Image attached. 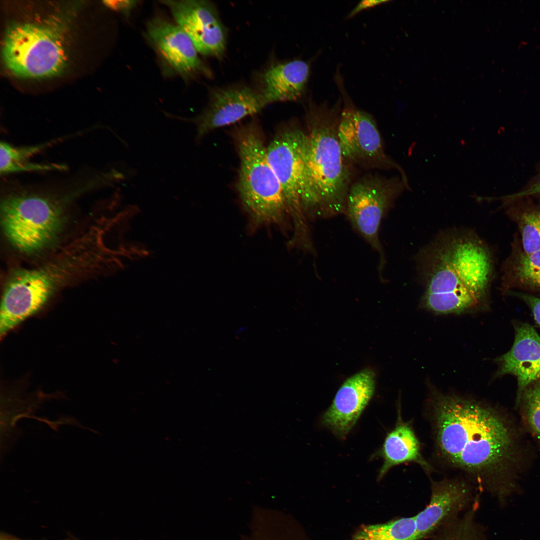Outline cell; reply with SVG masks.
<instances>
[{"mask_svg":"<svg viewBox=\"0 0 540 540\" xmlns=\"http://www.w3.org/2000/svg\"><path fill=\"white\" fill-rule=\"evenodd\" d=\"M417 264L424 287V308L438 314H460L488 305L493 256L472 230L440 233L419 252Z\"/></svg>","mask_w":540,"mask_h":540,"instance_id":"6da1fadb","label":"cell"},{"mask_svg":"<svg viewBox=\"0 0 540 540\" xmlns=\"http://www.w3.org/2000/svg\"><path fill=\"white\" fill-rule=\"evenodd\" d=\"M430 416L438 456L480 486L496 474L508 458L512 439L492 408L472 398L434 392Z\"/></svg>","mask_w":540,"mask_h":540,"instance_id":"7a4b0ae2","label":"cell"},{"mask_svg":"<svg viewBox=\"0 0 540 540\" xmlns=\"http://www.w3.org/2000/svg\"><path fill=\"white\" fill-rule=\"evenodd\" d=\"M306 118L301 194L304 214L310 220L345 214L350 173L338 136L336 108L312 104Z\"/></svg>","mask_w":540,"mask_h":540,"instance_id":"3957f363","label":"cell"},{"mask_svg":"<svg viewBox=\"0 0 540 540\" xmlns=\"http://www.w3.org/2000/svg\"><path fill=\"white\" fill-rule=\"evenodd\" d=\"M240 158L237 189L244 209L255 226L283 225L288 210L278 180L267 158L260 132L251 125L236 134Z\"/></svg>","mask_w":540,"mask_h":540,"instance_id":"277c9868","label":"cell"},{"mask_svg":"<svg viewBox=\"0 0 540 540\" xmlns=\"http://www.w3.org/2000/svg\"><path fill=\"white\" fill-rule=\"evenodd\" d=\"M66 198L23 189L6 194L1 200L0 216L8 241L26 254L47 248L62 228Z\"/></svg>","mask_w":540,"mask_h":540,"instance_id":"5b68a950","label":"cell"},{"mask_svg":"<svg viewBox=\"0 0 540 540\" xmlns=\"http://www.w3.org/2000/svg\"><path fill=\"white\" fill-rule=\"evenodd\" d=\"M62 40L59 32L50 26L14 24L8 28L4 36V63L10 72L20 77L44 78L58 75L66 63Z\"/></svg>","mask_w":540,"mask_h":540,"instance_id":"8992f818","label":"cell"},{"mask_svg":"<svg viewBox=\"0 0 540 540\" xmlns=\"http://www.w3.org/2000/svg\"><path fill=\"white\" fill-rule=\"evenodd\" d=\"M306 142V132L289 128L279 133L266 147L268 160L280 183L293 222L292 243L300 247L312 244L301 204Z\"/></svg>","mask_w":540,"mask_h":540,"instance_id":"52a82bcc","label":"cell"},{"mask_svg":"<svg viewBox=\"0 0 540 540\" xmlns=\"http://www.w3.org/2000/svg\"><path fill=\"white\" fill-rule=\"evenodd\" d=\"M404 183L398 177L370 174L351 184L348 192L345 214L353 228L378 252L380 277L386 258L379 238L380 226L403 190Z\"/></svg>","mask_w":540,"mask_h":540,"instance_id":"ba28073f","label":"cell"},{"mask_svg":"<svg viewBox=\"0 0 540 540\" xmlns=\"http://www.w3.org/2000/svg\"><path fill=\"white\" fill-rule=\"evenodd\" d=\"M338 136L347 160L368 168H395L400 166L385 152L377 124L368 112L346 104L339 116Z\"/></svg>","mask_w":540,"mask_h":540,"instance_id":"9c48e42d","label":"cell"},{"mask_svg":"<svg viewBox=\"0 0 540 540\" xmlns=\"http://www.w3.org/2000/svg\"><path fill=\"white\" fill-rule=\"evenodd\" d=\"M176 22L190 38L198 52L221 56L226 46V32L216 8L200 0L163 2Z\"/></svg>","mask_w":540,"mask_h":540,"instance_id":"30bf717a","label":"cell"},{"mask_svg":"<svg viewBox=\"0 0 540 540\" xmlns=\"http://www.w3.org/2000/svg\"><path fill=\"white\" fill-rule=\"evenodd\" d=\"M266 105L259 92L246 86L216 88L212 92L208 106L191 120L196 125V138L254 114Z\"/></svg>","mask_w":540,"mask_h":540,"instance_id":"8fae6325","label":"cell"},{"mask_svg":"<svg viewBox=\"0 0 540 540\" xmlns=\"http://www.w3.org/2000/svg\"><path fill=\"white\" fill-rule=\"evenodd\" d=\"M375 388L376 375L370 368H364L348 378L323 414V424L336 436L344 438L368 406Z\"/></svg>","mask_w":540,"mask_h":540,"instance_id":"7c38bea8","label":"cell"},{"mask_svg":"<svg viewBox=\"0 0 540 540\" xmlns=\"http://www.w3.org/2000/svg\"><path fill=\"white\" fill-rule=\"evenodd\" d=\"M497 362L496 377L511 374L516 378L519 401L526 388L540 379V336L530 324H516L513 345Z\"/></svg>","mask_w":540,"mask_h":540,"instance_id":"4fadbf2b","label":"cell"},{"mask_svg":"<svg viewBox=\"0 0 540 540\" xmlns=\"http://www.w3.org/2000/svg\"><path fill=\"white\" fill-rule=\"evenodd\" d=\"M147 32L160 54L176 72L188 76L203 70L193 42L178 24L156 18L148 22Z\"/></svg>","mask_w":540,"mask_h":540,"instance_id":"5bb4252c","label":"cell"},{"mask_svg":"<svg viewBox=\"0 0 540 540\" xmlns=\"http://www.w3.org/2000/svg\"><path fill=\"white\" fill-rule=\"evenodd\" d=\"M310 74L306 62L296 60L274 64L262 76L259 92L267 104L296 101L304 94Z\"/></svg>","mask_w":540,"mask_h":540,"instance_id":"9a60e30c","label":"cell"},{"mask_svg":"<svg viewBox=\"0 0 540 540\" xmlns=\"http://www.w3.org/2000/svg\"><path fill=\"white\" fill-rule=\"evenodd\" d=\"M398 414L396 424L388 433L380 451L384 462L379 479L394 466L406 462L416 463L427 472L432 469L422 454L420 442L411 424L402 420L400 412Z\"/></svg>","mask_w":540,"mask_h":540,"instance_id":"2e32d148","label":"cell"},{"mask_svg":"<svg viewBox=\"0 0 540 540\" xmlns=\"http://www.w3.org/2000/svg\"><path fill=\"white\" fill-rule=\"evenodd\" d=\"M501 272L500 288L504 294L514 289L540 292V250L524 252L516 236Z\"/></svg>","mask_w":540,"mask_h":540,"instance_id":"e0dca14e","label":"cell"},{"mask_svg":"<svg viewBox=\"0 0 540 540\" xmlns=\"http://www.w3.org/2000/svg\"><path fill=\"white\" fill-rule=\"evenodd\" d=\"M428 534L424 518L418 512L410 517L364 526L352 540H420Z\"/></svg>","mask_w":540,"mask_h":540,"instance_id":"ac0fdd59","label":"cell"},{"mask_svg":"<svg viewBox=\"0 0 540 540\" xmlns=\"http://www.w3.org/2000/svg\"><path fill=\"white\" fill-rule=\"evenodd\" d=\"M59 140H56L42 144L24 146H14L2 141L0 143V175L32 171L63 170L64 166L62 164H36L29 161L32 156Z\"/></svg>","mask_w":540,"mask_h":540,"instance_id":"d6986e66","label":"cell"},{"mask_svg":"<svg viewBox=\"0 0 540 540\" xmlns=\"http://www.w3.org/2000/svg\"><path fill=\"white\" fill-rule=\"evenodd\" d=\"M506 213L517 226L523 250L532 252L540 250V204L518 202L510 206Z\"/></svg>","mask_w":540,"mask_h":540,"instance_id":"ffe728a7","label":"cell"},{"mask_svg":"<svg viewBox=\"0 0 540 540\" xmlns=\"http://www.w3.org/2000/svg\"><path fill=\"white\" fill-rule=\"evenodd\" d=\"M521 400L528 424L535 436L540 439V379L526 388Z\"/></svg>","mask_w":540,"mask_h":540,"instance_id":"44dd1931","label":"cell"},{"mask_svg":"<svg viewBox=\"0 0 540 540\" xmlns=\"http://www.w3.org/2000/svg\"><path fill=\"white\" fill-rule=\"evenodd\" d=\"M436 540H481L478 528L468 524L459 523L446 528Z\"/></svg>","mask_w":540,"mask_h":540,"instance_id":"7402d4cb","label":"cell"},{"mask_svg":"<svg viewBox=\"0 0 540 540\" xmlns=\"http://www.w3.org/2000/svg\"><path fill=\"white\" fill-rule=\"evenodd\" d=\"M506 294L524 301L532 310L536 322L540 326V298L530 294L516 290H510Z\"/></svg>","mask_w":540,"mask_h":540,"instance_id":"603a6c76","label":"cell"},{"mask_svg":"<svg viewBox=\"0 0 540 540\" xmlns=\"http://www.w3.org/2000/svg\"><path fill=\"white\" fill-rule=\"evenodd\" d=\"M540 196V172L532 184L524 190L517 193L503 196L502 200L504 202H510L530 196Z\"/></svg>","mask_w":540,"mask_h":540,"instance_id":"cb8c5ba5","label":"cell"},{"mask_svg":"<svg viewBox=\"0 0 540 540\" xmlns=\"http://www.w3.org/2000/svg\"><path fill=\"white\" fill-rule=\"evenodd\" d=\"M384 0H363L360 2L354 8L348 15V18H351L360 11L368 8L374 6L378 4L386 2Z\"/></svg>","mask_w":540,"mask_h":540,"instance_id":"d4e9b609","label":"cell"},{"mask_svg":"<svg viewBox=\"0 0 540 540\" xmlns=\"http://www.w3.org/2000/svg\"><path fill=\"white\" fill-rule=\"evenodd\" d=\"M116 4H113V7L122 12L124 14H128L134 7L136 2L134 0H121L115 2Z\"/></svg>","mask_w":540,"mask_h":540,"instance_id":"484cf974","label":"cell"},{"mask_svg":"<svg viewBox=\"0 0 540 540\" xmlns=\"http://www.w3.org/2000/svg\"><path fill=\"white\" fill-rule=\"evenodd\" d=\"M0 540H26L18 538L10 534L1 532L0 535Z\"/></svg>","mask_w":540,"mask_h":540,"instance_id":"4316f807","label":"cell"},{"mask_svg":"<svg viewBox=\"0 0 540 540\" xmlns=\"http://www.w3.org/2000/svg\"><path fill=\"white\" fill-rule=\"evenodd\" d=\"M66 540H83L80 538H78L76 536L70 535L67 538H65Z\"/></svg>","mask_w":540,"mask_h":540,"instance_id":"83f0119b","label":"cell"},{"mask_svg":"<svg viewBox=\"0 0 540 540\" xmlns=\"http://www.w3.org/2000/svg\"><path fill=\"white\" fill-rule=\"evenodd\" d=\"M246 328H245L241 327L236 332V334H240L241 332H244L246 330Z\"/></svg>","mask_w":540,"mask_h":540,"instance_id":"f1b7e54d","label":"cell"}]
</instances>
